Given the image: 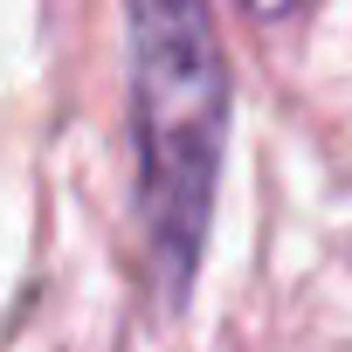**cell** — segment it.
Here are the masks:
<instances>
[{
	"mask_svg": "<svg viewBox=\"0 0 352 352\" xmlns=\"http://www.w3.org/2000/svg\"><path fill=\"white\" fill-rule=\"evenodd\" d=\"M131 35V145L138 221L166 304H187L228 145V56L214 0H124Z\"/></svg>",
	"mask_w": 352,
	"mask_h": 352,
	"instance_id": "6da1fadb",
	"label": "cell"
},
{
	"mask_svg": "<svg viewBox=\"0 0 352 352\" xmlns=\"http://www.w3.org/2000/svg\"><path fill=\"white\" fill-rule=\"evenodd\" d=\"M242 8H249V21H290L304 0H242Z\"/></svg>",
	"mask_w": 352,
	"mask_h": 352,
	"instance_id": "7a4b0ae2",
	"label": "cell"
}]
</instances>
